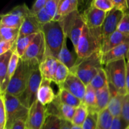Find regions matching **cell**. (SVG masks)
<instances>
[{
    "mask_svg": "<svg viewBox=\"0 0 129 129\" xmlns=\"http://www.w3.org/2000/svg\"><path fill=\"white\" fill-rule=\"evenodd\" d=\"M103 40L102 27L90 28L86 25H84L75 49L76 54L78 56L77 60H83L101 50Z\"/></svg>",
    "mask_w": 129,
    "mask_h": 129,
    "instance_id": "obj_1",
    "label": "cell"
},
{
    "mask_svg": "<svg viewBox=\"0 0 129 129\" xmlns=\"http://www.w3.org/2000/svg\"><path fill=\"white\" fill-rule=\"evenodd\" d=\"M39 66L35 60L25 61L20 59L18 66L10 79L6 93L18 98L25 90L33 70Z\"/></svg>",
    "mask_w": 129,
    "mask_h": 129,
    "instance_id": "obj_2",
    "label": "cell"
},
{
    "mask_svg": "<svg viewBox=\"0 0 129 129\" xmlns=\"http://www.w3.org/2000/svg\"><path fill=\"white\" fill-rule=\"evenodd\" d=\"M42 32L45 42V55L57 58L62 47L65 35L59 21H52L42 25Z\"/></svg>",
    "mask_w": 129,
    "mask_h": 129,
    "instance_id": "obj_3",
    "label": "cell"
},
{
    "mask_svg": "<svg viewBox=\"0 0 129 129\" xmlns=\"http://www.w3.org/2000/svg\"><path fill=\"white\" fill-rule=\"evenodd\" d=\"M101 50L96 52L88 57L77 60L75 66L70 71L78 77L86 86L90 84L101 69L103 68Z\"/></svg>",
    "mask_w": 129,
    "mask_h": 129,
    "instance_id": "obj_4",
    "label": "cell"
},
{
    "mask_svg": "<svg viewBox=\"0 0 129 129\" xmlns=\"http://www.w3.org/2000/svg\"><path fill=\"white\" fill-rule=\"evenodd\" d=\"M126 59L112 62L104 66L108 82L122 95L127 94L126 89Z\"/></svg>",
    "mask_w": 129,
    "mask_h": 129,
    "instance_id": "obj_5",
    "label": "cell"
},
{
    "mask_svg": "<svg viewBox=\"0 0 129 129\" xmlns=\"http://www.w3.org/2000/svg\"><path fill=\"white\" fill-rule=\"evenodd\" d=\"M59 22L61 24L64 35L70 39L75 50L85 25L81 14L77 10L62 18Z\"/></svg>",
    "mask_w": 129,
    "mask_h": 129,
    "instance_id": "obj_6",
    "label": "cell"
},
{
    "mask_svg": "<svg viewBox=\"0 0 129 129\" xmlns=\"http://www.w3.org/2000/svg\"><path fill=\"white\" fill-rule=\"evenodd\" d=\"M3 96L6 113V124L5 129H10L16 121L26 120L29 109L24 107L18 98L5 93Z\"/></svg>",
    "mask_w": 129,
    "mask_h": 129,
    "instance_id": "obj_7",
    "label": "cell"
},
{
    "mask_svg": "<svg viewBox=\"0 0 129 129\" xmlns=\"http://www.w3.org/2000/svg\"><path fill=\"white\" fill-rule=\"evenodd\" d=\"M43 78L39 69V66L33 70L29 78L27 86L23 93L18 97L20 103L27 108H30L37 100V93Z\"/></svg>",
    "mask_w": 129,
    "mask_h": 129,
    "instance_id": "obj_8",
    "label": "cell"
},
{
    "mask_svg": "<svg viewBox=\"0 0 129 129\" xmlns=\"http://www.w3.org/2000/svg\"><path fill=\"white\" fill-rule=\"evenodd\" d=\"M45 39L44 34L41 31L37 34L24 55L20 59L25 61L35 60L40 64L45 58Z\"/></svg>",
    "mask_w": 129,
    "mask_h": 129,
    "instance_id": "obj_9",
    "label": "cell"
},
{
    "mask_svg": "<svg viewBox=\"0 0 129 129\" xmlns=\"http://www.w3.org/2000/svg\"><path fill=\"white\" fill-rule=\"evenodd\" d=\"M46 118V106L36 100L29 108L26 121V128L41 129Z\"/></svg>",
    "mask_w": 129,
    "mask_h": 129,
    "instance_id": "obj_10",
    "label": "cell"
},
{
    "mask_svg": "<svg viewBox=\"0 0 129 129\" xmlns=\"http://www.w3.org/2000/svg\"><path fill=\"white\" fill-rule=\"evenodd\" d=\"M123 15L124 13L123 12L115 8L107 13L105 20L102 26L103 40L117 31Z\"/></svg>",
    "mask_w": 129,
    "mask_h": 129,
    "instance_id": "obj_11",
    "label": "cell"
},
{
    "mask_svg": "<svg viewBox=\"0 0 129 129\" xmlns=\"http://www.w3.org/2000/svg\"><path fill=\"white\" fill-rule=\"evenodd\" d=\"M59 88L68 91L83 102L86 86L74 74L70 73L64 83Z\"/></svg>",
    "mask_w": 129,
    "mask_h": 129,
    "instance_id": "obj_12",
    "label": "cell"
},
{
    "mask_svg": "<svg viewBox=\"0 0 129 129\" xmlns=\"http://www.w3.org/2000/svg\"><path fill=\"white\" fill-rule=\"evenodd\" d=\"M107 13L90 6L81 14L85 25L90 28L102 27Z\"/></svg>",
    "mask_w": 129,
    "mask_h": 129,
    "instance_id": "obj_13",
    "label": "cell"
},
{
    "mask_svg": "<svg viewBox=\"0 0 129 129\" xmlns=\"http://www.w3.org/2000/svg\"><path fill=\"white\" fill-rule=\"evenodd\" d=\"M129 49V40L102 54V60L103 66L112 62L126 59Z\"/></svg>",
    "mask_w": 129,
    "mask_h": 129,
    "instance_id": "obj_14",
    "label": "cell"
},
{
    "mask_svg": "<svg viewBox=\"0 0 129 129\" xmlns=\"http://www.w3.org/2000/svg\"><path fill=\"white\" fill-rule=\"evenodd\" d=\"M108 88L110 92V100L107 108L113 117H120L123 98L125 95L121 94L114 86L109 83Z\"/></svg>",
    "mask_w": 129,
    "mask_h": 129,
    "instance_id": "obj_15",
    "label": "cell"
},
{
    "mask_svg": "<svg viewBox=\"0 0 129 129\" xmlns=\"http://www.w3.org/2000/svg\"><path fill=\"white\" fill-rule=\"evenodd\" d=\"M59 61L52 56H47L39 64V69L43 79H46L54 82V76Z\"/></svg>",
    "mask_w": 129,
    "mask_h": 129,
    "instance_id": "obj_16",
    "label": "cell"
},
{
    "mask_svg": "<svg viewBox=\"0 0 129 129\" xmlns=\"http://www.w3.org/2000/svg\"><path fill=\"white\" fill-rule=\"evenodd\" d=\"M42 25L39 22L35 16H28L24 20L20 28L19 36L25 37L41 32Z\"/></svg>",
    "mask_w": 129,
    "mask_h": 129,
    "instance_id": "obj_17",
    "label": "cell"
},
{
    "mask_svg": "<svg viewBox=\"0 0 129 129\" xmlns=\"http://www.w3.org/2000/svg\"><path fill=\"white\" fill-rule=\"evenodd\" d=\"M51 82L48 79H43L38 91L37 100L45 106L54 102L56 96L50 86Z\"/></svg>",
    "mask_w": 129,
    "mask_h": 129,
    "instance_id": "obj_18",
    "label": "cell"
},
{
    "mask_svg": "<svg viewBox=\"0 0 129 129\" xmlns=\"http://www.w3.org/2000/svg\"><path fill=\"white\" fill-rule=\"evenodd\" d=\"M128 40H129L128 35L122 34L120 31L117 30L110 35L107 39L103 40L101 49L102 53L103 54L107 52Z\"/></svg>",
    "mask_w": 129,
    "mask_h": 129,
    "instance_id": "obj_19",
    "label": "cell"
},
{
    "mask_svg": "<svg viewBox=\"0 0 129 129\" xmlns=\"http://www.w3.org/2000/svg\"><path fill=\"white\" fill-rule=\"evenodd\" d=\"M67 37L65 36L62 47L59 52L57 59L60 62L68 67L69 70H71L76 64L78 56L76 54L69 50L67 46Z\"/></svg>",
    "mask_w": 129,
    "mask_h": 129,
    "instance_id": "obj_20",
    "label": "cell"
},
{
    "mask_svg": "<svg viewBox=\"0 0 129 129\" xmlns=\"http://www.w3.org/2000/svg\"><path fill=\"white\" fill-rule=\"evenodd\" d=\"M55 100H56L59 103L73 107L74 108H78L82 103V101L79 98L76 97L68 91L60 88H59V91L56 94Z\"/></svg>",
    "mask_w": 129,
    "mask_h": 129,
    "instance_id": "obj_21",
    "label": "cell"
},
{
    "mask_svg": "<svg viewBox=\"0 0 129 129\" xmlns=\"http://www.w3.org/2000/svg\"><path fill=\"white\" fill-rule=\"evenodd\" d=\"M96 93V111L98 113L108 108L110 100V92L108 84L106 86L98 89Z\"/></svg>",
    "mask_w": 129,
    "mask_h": 129,
    "instance_id": "obj_22",
    "label": "cell"
},
{
    "mask_svg": "<svg viewBox=\"0 0 129 129\" xmlns=\"http://www.w3.org/2000/svg\"><path fill=\"white\" fill-rule=\"evenodd\" d=\"M79 1L78 0H60L58 8V15L60 19L77 11Z\"/></svg>",
    "mask_w": 129,
    "mask_h": 129,
    "instance_id": "obj_23",
    "label": "cell"
},
{
    "mask_svg": "<svg viewBox=\"0 0 129 129\" xmlns=\"http://www.w3.org/2000/svg\"><path fill=\"white\" fill-rule=\"evenodd\" d=\"M25 19H23L16 15L7 13L1 16L0 27L12 28H20Z\"/></svg>",
    "mask_w": 129,
    "mask_h": 129,
    "instance_id": "obj_24",
    "label": "cell"
},
{
    "mask_svg": "<svg viewBox=\"0 0 129 129\" xmlns=\"http://www.w3.org/2000/svg\"><path fill=\"white\" fill-rule=\"evenodd\" d=\"M96 91L90 84L86 86L85 94L82 103L85 105L89 111H96Z\"/></svg>",
    "mask_w": 129,
    "mask_h": 129,
    "instance_id": "obj_25",
    "label": "cell"
},
{
    "mask_svg": "<svg viewBox=\"0 0 129 129\" xmlns=\"http://www.w3.org/2000/svg\"><path fill=\"white\" fill-rule=\"evenodd\" d=\"M37 34L25 37H20L18 38L16 44H15V52L18 54L20 58L22 57L23 55H24L25 51L28 49Z\"/></svg>",
    "mask_w": 129,
    "mask_h": 129,
    "instance_id": "obj_26",
    "label": "cell"
},
{
    "mask_svg": "<svg viewBox=\"0 0 129 129\" xmlns=\"http://www.w3.org/2000/svg\"><path fill=\"white\" fill-rule=\"evenodd\" d=\"M114 117L112 116L108 108L98 113L96 129H110Z\"/></svg>",
    "mask_w": 129,
    "mask_h": 129,
    "instance_id": "obj_27",
    "label": "cell"
},
{
    "mask_svg": "<svg viewBox=\"0 0 129 129\" xmlns=\"http://www.w3.org/2000/svg\"><path fill=\"white\" fill-rule=\"evenodd\" d=\"M89 113V110L85 105L81 103L80 106L76 108L74 117L71 123L73 125L82 127Z\"/></svg>",
    "mask_w": 129,
    "mask_h": 129,
    "instance_id": "obj_28",
    "label": "cell"
},
{
    "mask_svg": "<svg viewBox=\"0 0 129 129\" xmlns=\"http://www.w3.org/2000/svg\"><path fill=\"white\" fill-rule=\"evenodd\" d=\"M70 73L71 71L69 68L62 63L59 62L55 76H54V82L58 86L60 87L64 83Z\"/></svg>",
    "mask_w": 129,
    "mask_h": 129,
    "instance_id": "obj_29",
    "label": "cell"
},
{
    "mask_svg": "<svg viewBox=\"0 0 129 129\" xmlns=\"http://www.w3.org/2000/svg\"><path fill=\"white\" fill-rule=\"evenodd\" d=\"M19 32H20V28H12L1 26L0 27L1 40L16 42L18 38Z\"/></svg>",
    "mask_w": 129,
    "mask_h": 129,
    "instance_id": "obj_30",
    "label": "cell"
},
{
    "mask_svg": "<svg viewBox=\"0 0 129 129\" xmlns=\"http://www.w3.org/2000/svg\"><path fill=\"white\" fill-rule=\"evenodd\" d=\"M13 52V50H10L0 55V84L7 76L9 62Z\"/></svg>",
    "mask_w": 129,
    "mask_h": 129,
    "instance_id": "obj_31",
    "label": "cell"
},
{
    "mask_svg": "<svg viewBox=\"0 0 129 129\" xmlns=\"http://www.w3.org/2000/svg\"><path fill=\"white\" fill-rule=\"evenodd\" d=\"M58 103L59 110V118L61 120L69 121L71 122L74 117L76 108L67 105L65 104H62L59 103L56 100H54Z\"/></svg>",
    "mask_w": 129,
    "mask_h": 129,
    "instance_id": "obj_32",
    "label": "cell"
},
{
    "mask_svg": "<svg viewBox=\"0 0 129 129\" xmlns=\"http://www.w3.org/2000/svg\"><path fill=\"white\" fill-rule=\"evenodd\" d=\"M108 82L107 79V74L104 68H102L99 71L96 75L94 77L91 81L90 84L96 91L101 89L108 85Z\"/></svg>",
    "mask_w": 129,
    "mask_h": 129,
    "instance_id": "obj_33",
    "label": "cell"
},
{
    "mask_svg": "<svg viewBox=\"0 0 129 129\" xmlns=\"http://www.w3.org/2000/svg\"><path fill=\"white\" fill-rule=\"evenodd\" d=\"M60 0H47L45 6V9L48 13L52 21H59L60 18L58 15V8Z\"/></svg>",
    "mask_w": 129,
    "mask_h": 129,
    "instance_id": "obj_34",
    "label": "cell"
},
{
    "mask_svg": "<svg viewBox=\"0 0 129 129\" xmlns=\"http://www.w3.org/2000/svg\"><path fill=\"white\" fill-rule=\"evenodd\" d=\"M90 6L106 13L109 12L114 8L112 0H94L91 1Z\"/></svg>",
    "mask_w": 129,
    "mask_h": 129,
    "instance_id": "obj_35",
    "label": "cell"
},
{
    "mask_svg": "<svg viewBox=\"0 0 129 129\" xmlns=\"http://www.w3.org/2000/svg\"><path fill=\"white\" fill-rule=\"evenodd\" d=\"M98 113L94 111H89V113L83 123V129H96Z\"/></svg>",
    "mask_w": 129,
    "mask_h": 129,
    "instance_id": "obj_36",
    "label": "cell"
},
{
    "mask_svg": "<svg viewBox=\"0 0 129 129\" xmlns=\"http://www.w3.org/2000/svg\"><path fill=\"white\" fill-rule=\"evenodd\" d=\"M60 127L61 119L55 116L48 115L41 129H60Z\"/></svg>",
    "mask_w": 129,
    "mask_h": 129,
    "instance_id": "obj_37",
    "label": "cell"
},
{
    "mask_svg": "<svg viewBox=\"0 0 129 129\" xmlns=\"http://www.w3.org/2000/svg\"><path fill=\"white\" fill-rule=\"evenodd\" d=\"M8 13L16 15L23 19H25L26 17L31 15L30 9H29L25 4H22L15 6L9 11Z\"/></svg>",
    "mask_w": 129,
    "mask_h": 129,
    "instance_id": "obj_38",
    "label": "cell"
},
{
    "mask_svg": "<svg viewBox=\"0 0 129 129\" xmlns=\"http://www.w3.org/2000/svg\"><path fill=\"white\" fill-rule=\"evenodd\" d=\"M20 60V57L18 55V54L16 52L14 51L12 55H11V59H10V62H9L7 76L9 78H10V79L12 78L14 73H15L18 66Z\"/></svg>",
    "mask_w": 129,
    "mask_h": 129,
    "instance_id": "obj_39",
    "label": "cell"
},
{
    "mask_svg": "<svg viewBox=\"0 0 129 129\" xmlns=\"http://www.w3.org/2000/svg\"><path fill=\"white\" fill-rule=\"evenodd\" d=\"M117 30L129 36V13H124L118 25Z\"/></svg>",
    "mask_w": 129,
    "mask_h": 129,
    "instance_id": "obj_40",
    "label": "cell"
},
{
    "mask_svg": "<svg viewBox=\"0 0 129 129\" xmlns=\"http://www.w3.org/2000/svg\"><path fill=\"white\" fill-rule=\"evenodd\" d=\"M120 117L125 122L129 125V94H126L123 98Z\"/></svg>",
    "mask_w": 129,
    "mask_h": 129,
    "instance_id": "obj_41",
    "label": "cell"
},
{
    "mask_svg": "<svg viewBox=\"0 0 129 129\" xmlns=\"http://www.w3.org/2000/svg\"><path fill=\"white\" fill-rule=\"evenodd\" d=\"M35 17L37 18L39 22L42 25L52 21V19L50 16V15L48 14V13L47 12L45 8H44L42 10H41L39 13H37V15H35Z\"/></svg>",
    "mask_w": 129,
    "mask_h": 129,
    "instance_id": "obj_42",
    "label": "cell"
},
{
    "mask_svg": "<svg viewBox=\"0 0 129 129\" xmlns=\"http://www.w3.org/2000/svg\"><path fill=\"white\" fill-rule=\"evenodd\" d=\"M6 124V113L3 96L0 98V129H5Z\"/></svg>",
    "mask_w": 129,
    "mask_h": 129,
    "instance_id": "obj_43",
    "label": "cell"
},
{
    "mask_svg": "<svg viewBox=\"0 0 129 129\" xmlns=\"http://www.w3.org/2000/svg\"><path fill=\"white\" fill-rule=\"evenodd\" d=\"M15 44H16V42L1 40V42H0V55L5 54L10 50L15 51Z\"/></svg>",
    "mask_w": 129,
    "mask_h": 129,
    "instance_id": "obj_44",
    "label": "cell"
},
{
    "mask_svg": "<svg viewBox=\"0 0 129 129\" xmlns=\"http://www.w3.org/2000/svg\"><path fill=\"white\" fill-rule=\"evenodd\" d=\"M47 0H37L33 4L32 6L30 8V13L32 16H35L37 13L42 10L45 6Z\"/></svg>",
    "mask_w": 129,
    "mask_h": 129,
    "instance_id": "obj_45",
    "label": "cell"
},
{
    "mask_svg": "<svg viewBox=\"0 0 129 129\" xmlns=\"http://www.w3.org/2000/svg\"><path fill=\"white\" fill-rule=\"evenodd\" d=\"M128 126L121 117H114L110 129H126Z\"/></svg>",
    "mask_w": 129,
    "mask_h": 129,
    "instance_id": "obj_46",
    "label": "cell"
},
{
    "mask_svg": "<svg viewBox=\"0 0 129 129\" xmlns=\"http://www.w3.org/2000/svg\"><path fill=\"white\" fill-rule=\"evenodd\" d=\"M114 5V8L125 13L128 10L127 0H112Z\"/></svg>",
    "mask_w": 129,
    "mask_h": 129,
    "instance_id": "obj_47",
    "label": "cell"
},
{
    "mask_svg": "<svg viewBox=\"0 0 129 129\" xmlns=\"http://www.w3.org/2000/svg\"><path fill=\"white\" fill-rule=\"evenodd\" d=\"M26 121L25 119H20L16 121L10 129H26Z\"/></svg>",
    "mask_w": 129,
    "mask_h": 129,
    "instance_id": "obj_48",
    "label": "cell"
},
{
    "mask_svg": "<svg viewBox=\"0 0 129 129\" xmlns=\"http://www.w3.org/2000/svg\"><path fill=\"white\" fill-rule=\"evenodd\" d=\"M126 89L127 94H129V62L126 64Z\"/></svg>",
    "mask_w": 129,
    "mask_h": 129,
    "instance_id": "obj_49",
    "label": "cell"
},
{
    "mask_svg": "<svg viewBox=\"0 0 129 129\" xmlns=\"http://www.w3.org/2000/svg\"><path fill=\"white\" fill-rule=\"evenodd\" d=\"M73 124L69 121L61 120V127L60 129H71Z\"/></svg>",
    "mask_w": 129,
    "mask_h": 129,
    "instance_id": "obj_50",
    "label": "cell"
},
{
    "mask_svg": "<svg viewBox=\"0 0 129 129\" xmlns=\"http://www.w3.org/2000/svg\"><path fill=\"white\" fill-rule=\"evenodd\" d=\"M71 129H83L82 127H79V126H76V125H73Z\"/></svg>",
    "mask_w": 129,
    "mask_h": 129,
    "instance_id": "obj_51",
    "label": "cell"
},
{
    "mask_svg": "<svg viewBox=\"0 0 129 129\" xmlns=\"http://www.w3.org/2000/svg\"><path fill=\"white\" fill-rule=\"evenodd\" d=\"M126 60H127V62H129V49L128 50V52H127V56H126Z\"/></svg>",
    "mask_w": 129,
    "mask_h": 129,
    "instance_id": "obj_52",
    "label": "cell"
},
{
    "mask_svg": "<svg viewBox=\"0 0 129 129\" xmlns=\"http://www.w3.org/2000/svg\"><path fill=\"white\" fill-rule=\"evenodd\" d=\"M126 129H129V125L128 126V127H127V128H126Z\"/></svg>",
    "mask_w": 129,
    "mask_h": 129,
    "instance_id": "obj_53",
    "label": "cell"
},
{
    "mask_svg": "<svg viewBox=\"0 0 129 129\" xmlns=\"http://www.w3.org/2000/svg\"></svg>",
    "mask_w": 129,
    "mask_h": 129,
    "instance_id": "obj_54",
    "label": "cell"
}]
</instances>
